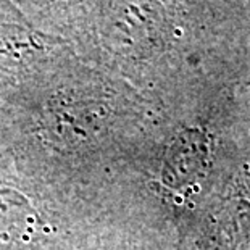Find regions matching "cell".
<instances>
[{"instance_id":"cell-1","label":"cell","mask_w":250,"mask_h":250,"mask_svg":"<svg viewBox=\"0 0 250 250\" xmlns=\"http://www.w3.org/2000/svg\"><path fill=\"white\" fill-rule=\"evenodd\" d=\"M210 139L205 131L189 127L171 141L162 165V183L174 194L190 192L200 184L210 163Z\"/></svg>"},{"instance_id":"cell-2","label":"cell","mask_w":250,"mask_h":250,"mask_svg":"<svg viewBox=\"0 0 250 250\" xmlns=\"http://www.w3.org/2000/svg\"><path fill=\"white\" fill-rule=\"evenodd\" d=\"M250 239V179L246 173L215 210L207 250H241Z\"/></svg>"},{"instance_id":"cell-3","label":"cell","mask_w":250,"mask_h":250,"mask_svg":"<svg viewBox=\"0 0 250 250\" xmlns=\"http://www.w3.org/2000/svg\"><path fill=\"white\" fill-rule=\"evenodd\" d=\"M34 228L36 216L28 202L15 192H0V246L28 244Z\"/></svg>"}]
</instances>
